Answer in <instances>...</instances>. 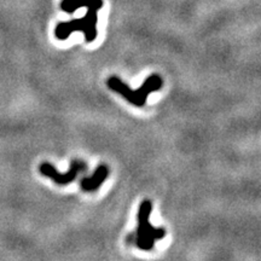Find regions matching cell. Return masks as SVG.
<instances>
[{
	"label": "cell",
	"instance_id": "6",
	"mask_svg": "<svg viewBox=\"0 0 261 261\" xmlns=\"http://www.w3.org/2000/svg\"><path fill=\"white\" fill-rule=\"evenodd\" d=\"M94 0H63L61 3V8L67 14H74L79 8L83 6H90Z\"/></svg>",
	"mask_w": 261,
	"mask_h": 261
},
{
	"label": "cell",
	"instance_id": "2",
	"mask_svg": "<svg viewBox=\"0 0 261 261\" xmlns=\"http://www.w3.org/2000/svg\"><path fill=\"white\" fill-rule=\"evenodd\" d=\"M163 80L161 75L159 74L150 75L138 90H130L128 85H126L120 77L115 76V75H113V76H110L109 79L107 80V86L109 87L110 90L121 94L127 102L138 108L144 107L146 102H148L149 94L152 92H158V91L161 90Z\"/></svg>",
	"mask_w": 261,
	"mask_h": 261
},
{
	"label": "cell",
	"instance_id": "3",
	"mask_svg": "<svg viewBox=\"0 0 261 261\" xmlns=\"http://www.w3.org/2000/svg\"><path fill=\"white\" fill-rule=\"evenodd\" d=\"M152 211V203L150 200H144L140 203L138 215V227L136 232L130 234V238H133V244L139 249L149 252L155 247V241L161 240L166 236L167 231L162 227H154L150 224V214Z\"/></svg>",
	"mask_w": 261,
	"mask_h": 261
},
{
	"label": "cell",
	"instance_id": "5",
	"mask_svg": "<svg viewBox=\"0 0 261 261\" xmlns=\"http://www.w3.org/2000/svg\"><path fill=\"white\" fill-rule=\"evenodd\" d=\"M110 169L107 165H99L94 169V173L89 178L81 179L80 187L85 192H93L102 187V184L109 177Z\"/></svg>",
	"mask_w": 261,
	"mask_h": 261
},
{
	"label": "cell",
	"instance_id": "4",
	"mask_svg": "<svg viewBox=\"0 0 261 261\" xmlns=\"http://www.w3.org/2000/svg\"><path fill=\"white\" fill-rule=\"evenodd\" d=\"M86 169H89V167H87L86 162L83 161V160H74V161H71L69 171H67L65 173L58 172L55 168V166L50 162H42L39 166V172L44 177L52 179L55 184L60 185V187H64V185L73 182L77 175L86 171Z\"/></svg>",
	"mask_w": 261,
	"mask_h": 261
},
{
	"label": "cell",
	"instance_id": "1",
	"mask_svg": "<svg viewBox=\"0 0 261 261\" xmlns=\"http://www.w3.org/2000/svg\"><path fill=\"white\" fill-rule=\"evenodd\" d=\"M103 6V0H94L90 6H87V12L84 17L71 19L69 22H61L56 25L55 35L58 40H65L74 32H83L85 40L92 42L97 38V22L98 10Z\"/></svg>",
	"mask_w": 261,
	"mask_h": 261
}]
</instances>
